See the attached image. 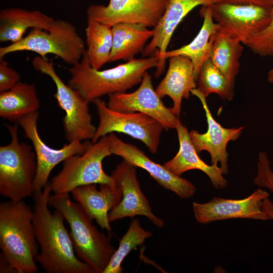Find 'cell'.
<instances>
[{
  "instance_id": "obj_10",
  "label": "cell",
  "mask_w": 273,
  "mask_h": 273,
  "mask_svg": "<svg viewBox=\"0 0 273 273\" xmlns=\"http://www.w3.org/2000/svg\"><path fill=\"white\" fill-rule=\"evenodd\" d=\"M272 7L233 4L222 1L212 5V17L220 29L246 45L269 24Z\"/></svg>"
},
{
  "instance_id": "obj_33",
  "label": "cell",
  "mask_w": 273,
  "mask_h": 273,
  "mask_svg": "<svg viewBox=\"0 0 273 273\" xmlns=\"http://www.w3.org/2000/svg\"><path fill=\"white\" fill-rule=\"evenodd\" d=\"M224 2L239 4H252L263 7H272L273 0H223Z\"/></svg>"
},
{
  "instance_id": "obj_27",
  "label": "cell",
  "mask_w": 273,
  "mask_h": 273,
  "mask_svg": "<svg viewBox=\"0 0 273 273\" xmlns=\"http://www.w3.org/2000/svg\"><path fill=\"white\" fill-rule=\"evenodd\" d=\"M241 43L220 29L214 38L210 58L234 86L240 68V58L243 51Z\"/></svg>"
},
{
  "instance_id": "obj_5",
  "label": "cell",
  "mask_w": 273,
  "mask_h": 273,
  "mask_svg": "<svg viewBox=\"0 0 273 273\" xmlns=\"http://www.w3.org/2000/svg\"><path fill=\"white\" fill-rule=\"evenodd\" d=\"M11 142L0 146V194L13 201L32 196L37 164L35 152L20 142L18 124L6 125Z\"/></svg>"
},
{
  "instance_id": "obj_22",
  "label": "cell",
  "mask_w": 273,
  "mask_h": 273,
  "mask_svg": "<svg viewBox=\"0 0 273 273\" xmlns=\"http://www.w3.org/2000/svg\"><path fill=\"white\" fill-rule=\"evenodd\" d=\"M223 0H169L165 11L157 25L154 34L142 52L143 57L153 55L156 51L159 57L167 51L173 34L183 19L195 7L213 5Z\"/></svg>"
},
{
  "instance_id": "obj_11",
  "label": "cell",
  "mask_w": 273,
  "mask_h": 273,
  "mask_svg": "<svg viewBox=\"0 0 273 273\" xmlns=\"http://www.w3.org/2000/svg\"><path fill=\"white\" fill-rule=\"evenodd\" d=\"M169 0H109L107 6L91 5L87 16L111 27L120 23L153 28L159 23Z\"/></svg>"
},
{
  "instance_id": "obj_8",
  "label": "cell",
  "mask_w": 273,
  "mask_h": 273,
  "mask_svg": "<svg viewBox=\"0 0 273 273\" xmlns=\"http://www.w3.org/2000/svg\"><path fill=\"white\" fill-rule=\"evenodd\" d=\"M32 64L36 70L49 76L56 86L54 97L59 107L65 112L62 123L66 139L68 142L92 140L97 127L92 122L89 103L63 81L52 61L37 56Z\"/></svg>"
},
{
  "instance_id": "obj_32",
  "label": "cell",
  "mask_w": 273,
  "mask_h": 273,
  "mask_svg": "<svg viewBox=\"0 0 273 273\" xmlns=\"http://www.w3.org/2000/svg\"><path fill=\"white\" fill-rule=\"evenodd\" d=\"M20 78L17 71L10 67L8 63L3 59H0V92L12 88Z\"/></svg>"
},
{
  "instance_id": "obj_29",
  "label": "cell",
  "mask_w": 273,
  "mask_h": 273,
  "mask_svg": "<svg viewBox=\"0 0 273 273\" xmlns=\"http://www.w3.org/2000/svg\"><path fill=\"white\" fill-rule=\"evenodd\" d=\"M152 236L150 231L142 227L138 219H133L103 273L122 272L121 264L125 257L131 251L142 245L147 238Z\"/></svg>"
},
{
  "instance_id": "obj_12",
  "label": "cell",
  "mask_w": 273,
  "mask_h": 273,
  "mask_svg": "<svg viewBox=\"0 0 273 273\" xmlns=\"http://www.w3.org/2000/svg\"><path fill=\"white\" fill-rule=\"evenodd\" d=\"M269 193L259 188L242 199L213 197L207 202H193V210L196 221L201 224L234 218L268 220L270 217L263 210V202Z\"/></svg>"
},
{
  "instance_id": "obj_3",
  "label": "cell",
  "mask_w": 273,
  "mask_h": 273,
  "mask_svg": "<svg viewBox=\"0 0 273 273\" xmlns=\"http://www.w3.org/2000/svg\"><path fill=\"white\" fill-rule=\"evenodd\" d=\"M32 208L23 200L0 204V248L18 273H36L38 254Z\"/></svg>"
},
{
  "instance_id": "obj_15",
  "label": "cell",
  "mask_w": 273,
  "mask_h": 273,
  "mask_svg": "<svg viewBox=\"0 0 273 273\" xmlns=\"http://www.w3.org/2000/svg\"><path fill=\"white\" fill-rule=\"evenodd\" d=\"M135 166L123 160L112 172L111 175L120 188L122 197L119 203L108 215L110 222L136 215L147 217L159 228L163 226V220L152 211L149 201L143 193L138 180Z\"/></svg>"
},
{
  "instance_id": "obj_4",
  "label": "cell",
  "mask_w": 273,
  "mask_h": 273,
  "mask_svg": "<svg viewBox=\"0 0 273 273\" xmlns=\"http://www.w3.org/2000/svg\"><path fill=\"white\" fill-rule=\"evenodd\" d=\"M48 204L58 211L68 223L77 257L95 273H103L116 250L111 237L93 225V220L78 202L71 200L69 193L50 195Z\"/></svg>"
},
{
  "instance_id": "obj_13",
  "label": "cell",
  "mask_w": 273,
  "mask_h": 273,
  "mask_svg": "<svg viewBox=\"0 0 273 273\" xmlns=\"http://www.w3.org/2000/svg\"><path fill=\"white\" fill-rule=\"evenodd\" d=\"M38 111L32 113L17 123L23 130L25 136L32 143L35 152L37 169L34 181V192L43 190L53 168L60 162L76 154H82L90 142L74 141L56 149L50 147L41 139L37 129Z\"/></svg>"
},
{
  "instance_id": "obj_24",
  "label": "cell",
  "mask_w": 273,
  "mask_h": 273,
  "mask_svg": "<svg viewBox=\"0 0 273 273\" xmlns=\"http://www.w3.org/2000/svg\"><path fill=\"white\" fill-rule=\"evenodd\" d=\"M112 30L113 44L109 63L134 59L154 34L153 29L140 24L117 23L112 27Z\"/></svg>"
},
{
  "instance_id": "obj_30",
  "label": "cell",
  "mask_w": 273,
  "mask_h": 273,
  "mask_svg": "<svg viewBox=\"0 0 273 273\" xmlns=\"http://www.w3.org/2000/svg\"><path fill=\"white\" fill-rule=\"evenodd\" d=\"M246 46L261 57L273 56V8L272 18L268 26L255 35Z\"/></svg>"
},
{
  "instance_id": "obj_36",
  "label": "cell",
  "mask_w": 273,
  "mask_h": 273,
  "mask_svg": "<svg viewBox=\"0 0 273 273\" xmlns=\"http://www.w3.org/2000/svg\"><path fill=\"white\" fill-rule=\"evenodd\" d=\"M267 81L271 83H273V66L267 73Z\"/></svg>"
},
{
  "instance_id": "obj_2",
  "label": "cell",
  "mask_w": 273,
  "mask_h": 273,
  "mask_svg": "<svg viewBox=\"0 0 273 273\" xmlns=\"http://www.w3.org/2000/svg\"><path fill=\"white\" fill-rule=\"evenodd\" d=\"M159 55L133 59L113 68L101 70L92 68L84 54L77 63L68 68V84L89 103L105 95L126 92L142 81L149 69L158 68Z\"/></svg>"
},
{
  "instance_id": "obj_1",
  "label": "cell",
  "mask_w": 273,
  "mask_h": 273,
  "mask_svg": "<svg viewBox=\"0 0 273 273\" xmlns=\"http://www.w3.org/2000/svg\"><path fill=\"white\" fill-rule=\"evenodd\" d=\"M51 192L49 182L32 195L33 223L40 247L36 262L47 273H95L76 256L63 216L56 210L53 213L50 210Z\"/></svg>"
},
{
  "instance_id": "obj_26",
  "label": "cell",
  "mask_w": 273,
  "mask_h": 273,
  "mask_svg": "<svg viewBox=\"0 0 273 273\" xmlns=\"http://www.w3.org/2000/svg\"><path fill=\"white\" fill-rule=\"evenodd\" d=\"M85 32V55L89 65L99 70L109 63L113 44L112 27L87 16Z\"/></svg>"
},
{
  "instance_id": "obj_9",
  "label": "cell",
  "mask_w": 273,
  "mask_h": 273,
  "mask_svg": "<svg viewBox=\"0 0 273 273\" xmlns=\"http://www.w3.org/2000/svg\"><path fill=\"white\" fill-rule=\"evenodd\" d=\"M99 124L92 143L112 132L126 134L142 142L153 154L158 152L163 125L153 118L140 112H121L110 108L100 99L93 102Z\"/></svg>"
},
{
  "instance_id": "obj_16",
  "label": "cell",
  "mask_w": 273,
  "mask_h": 273,
  "mask_svg": "<svg viewBox=\"0 0 273 273\" xmlns=\"http://www.w3.org/2000/svg\"><path fill=\"white\" fill-rule=\"evenodd\" d=\"M108 135L112 154L146 170L160 186L173 192L180 198L189 199L194 195L196 188L191 181L173 174L164 165L151 160L137 147L123 142L113 132Z\"/></svg>"
},
{
  "instance_id": "obj_31",
  "label": "cell",
  "mask_w": 273,
  "mask_h": 273,
  "mask_svg": "<svg viewBox=\"0 0 273 273\" xmlns=\"http://www.w3.org/2000/svg\"><path fill=\"white\" fill-rule=\"evenodd\" d=\"M257 172L253 179L254 184L268 189L273 194V171L270 168L268 155L264 152L259 153Z\"/></svg>"
},
{
  "instance_id": "obj_28",
  "label": "cell",
  "mask_w": 273,
  "mask_h": 273,
  "mask_svg": "<svg viewBox=\"0 0 273 273\" xmlns=\"http://www.w3.org/2000/svg\"><path fill=\"white\" fill-rule=\"evenodd\" d=\"M234 87L209 58L203 64L197 81V88L207 98L216 94L224 100L231 101Z\"/></svg>"
},
{
  "instance_id": "obj_23",
  "label": "cell",
  "mask_w": 273,
  "mask_h": 273,
  "mask_svg": "<svg viewBox=\"0 0 273 273\" xmlns=\"http://www.w3.org/2000/svg\"><path fill=\"white\" fill-rule=\"evenodd\" d=\"M54 20L37 10L17 8L3 9L0 12V42L19 41L29 28L48 30Z\"/></svg>"
},
{
  "instance_id": "obj_20",
  "label": "cell",
  "mask_w": 273,
  "mask_h": 273,
  "mask_svg": "<svg viewBox=\"0 0 273 273\" xmlns=\"http://www.w3.org/2000/svg\"><path fill=\"white\" fill-rule=\"evenodd\" d=\"M166 74L155 89L158 95L163 98L169 97L173 101V113L179 116L183 98L189 99L191 90L197 87L194 67L191 60L184 56L170 57Z\"/></svg>"
},
{
  "instance_id": "obj_14",
  "label": "cell",
  "mask_w": 273,
  "mask_h": 273,
  "mask_svg": "<svg viewBox=\"0 0 273 273\" xmlns=\"http://www.w3.org/2000/svg\"><path fill=\"white\" fill-rule=\"evenodd\" d=\"M108 106L121 112H140L153 118L164 129H175L179 117L171 108L165 106L152 84L151 75L145 74L139 88L130 93H117L108 96Z\"/></svg>"
},
{
  "instance_id": "obj_7",
  "label": "cell",
  "mask_w": 273,
  "mask_h": 273,
  "mask_svg": "<svg viewBox=\"0 0 273 273\" xmlns=\"http://www.w3.org/2000/svg\"><path fill=\"white\" fill-rule=\"evenodd\" d=\"M111 155L108 134L96 143H90L82 154L74 155L63 161L62 169L50 182L52 192L69 193L78 187L89 184L115 186L114 179L102 166L103 160Z\"/></svg>"
},
{
  "instance_id": "obj_19",
  "label": "cell",
  "mask_w": 273,
  "mask_h": 273,
  "mask_svg": "<svg viewBox=\"0 0 273 273\" xmlns=\"http://www.w3.org/2000/svg\"><path fill=\"white\" fill-rule=\"evenodd\" d=\"M175 129L179 144V150L175 156L166 162L164 166L173 174L181 176L185 172L198 169L204 172L216 189H223L228 185L222 170L217 165H208L199 156L189 135L187 128L179 119Z\"/></svg>"
},
{
  "instance_id": "obj_34",
  "label": "cell",
  "mask_w": 273,
  "mask_h": 273,
  "mask_svg": "<svg viewBox=\"0 0 273 273\" xmlns=\"http://www.w3.org/2000/svg\"><path fill=\"white\" fill-rule=\"evenodd\" d=\"M0 272L18 273L2 253L0 254Z\"/></svg>"
},
{
  "instance_id": "obj_18",
  "label": "cell",
  "mask_w": 273,
  "mask_h": 273,
  "mask_svg": "<svg viewBox=\"0 0 273 273\" xmlns=\"http://www.w3.org/2000/svg\"><path fill=\"white\" fill-rule=\"evenodd\" d=\"M212 5L202 6L200 14L203 21L201 28L194 39L189 44L171 51H167L160 56L159 65L155 73L159 77L163 72L165 60L170 57L181 55L189 58L194 67L196 81L204 63L210 58L214 38L220 29L218 23L214 22L212 14Z\"/></svg>"
},
{
  "instance_id": "obj_6",
  "label": "cell",
  "mask_w": 273,
  "mask_h": 273,
  "mask_svg": "<svg viewBox=\"0 0 273 273\" xmlns=\"http://www.w3.org/2000/svg\"><path fill=\"white\" fill-rule=\"evenodd\" d=\"M85 50V42L72 24L54 19L49 29L32 28L19 41L1 47L0 59L17 52L31 51L44 59L55 55L72 66L81 60Z\"/></svg>"
},
{
  "instance_id": "obj_17",
  "label": "cell",
  "mask_w": 273,
  "mask_h": 273,
  "mask_svg": "<svg viewBox=\"0 0 273 273\" xmlns=\"http://www.w3.org/2000/svg\"><path fill=\"white\" fill-rule=\"evenodd\" d=\"M191 94L200 101L208 126L207 131L204 133L194 129L189 132L193 145L198 154L202 151L208 152L211 157V164L218 165L219 163L223 174H226L229 172L228 144L230 141L237 140L241 135L244 127H223L212 115L206 98L197 88L191 90Z\"/></svg>"
},
{
  "instance_id": "obj_25",
  "label": "cell",
  "mask_w": 273,
  "mask_h": 273,
  "mask_svg": "<svg viewBox=\"0 0 273 273\" xmlns=\"http://www.w3.org/2000/svg\"><path fill=\"white\" fill-rule=\"evenodd\" d=\"M40 106L35 85L19 81L11 89L0 92V116L18 123Z\"/></svg>"
},
{
  "instance_id": "obj_35",
  "label": "cell",
  "mask_w": 273,
  "mask_h": 273,
  "mask_svg": "<svg viewBox=\"0 0 273 273\" xmlns=\"http://www.w3.org/2000/svg\"><path fill=\"white\" fill-rule=\"evenodd\" d=\"M262 209L273 219V202L269 197L264 199Z\"/></svg>"
},
{
  "instance_id": "obj_21",
  "label": "cell",
  "mask_w": 273,
  "mask_h": 273,
  "mask_svg": "<svg viewBox=\"0 0 273 273\" xmlns=\"http://www.w3.org/2000/svg\"><path fill=\"white\" fill-rule=\"evenodd\" d=\"M100 185V190L97 189L96 184H89L78 187L71 193L89 217L95 220L102 229L110 233L112 228L109 213L121 200L122 192L116 184Z\"/></svg>"
}]
</instances>
